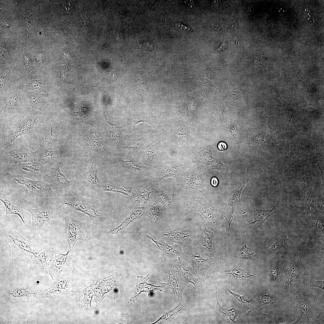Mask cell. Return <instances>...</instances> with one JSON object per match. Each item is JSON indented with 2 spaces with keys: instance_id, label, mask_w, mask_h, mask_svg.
<instances>
[{
  "instance_id": "4fadbf2b",
  "label": "cell",
  "mask_w": 324,
  "mask_h": 324,
  "mask_svg": "<svg viewBox=\"0 0 324 324\" xmlns=\"http://www.w3.org/2000/svg\"><path fill=\"white\" fill-rule=\"evenodd\" d=\"M1 159L5 163L15 165L32 162L34 160L33 152L26 148L16 149L4 153Z\"/></svg>"
},
{
  "instance_id": "3957f363",
  "label": "cell",
  "mask_w": 324,
  "mask_h": 324,
  "mask_svg": "<svg viewBox=\"0 0 324 324\" xmlns=\"http://www.w3.org/2000/svg\"><path fill=\"white\" fill-rule=\"evenodd\" d=\"M61 207L59 198L50 197L46 198L45 204L42 207L34 208L30 207L27 209L32 215L30 228L33 237L38 234L45 223L58 217V211Z\"/></svg>"
},
{
  "instance_id": "4dcf8cb0",
  "label": "cell",
  "mask_w": 324,
  "mask_h": 324,
  "mask_svg": "<svg viewBox=\"0 0 324 324\" xmlns=\"http://www.w3.org/2000/svg\"><path fill=\"white\" fill-rule=\"evenodd\" d=\"M36 119L35 118H32L27 119L24 122L21 127L17 130L12 140H14L19 135L30 132L34 127Z\"/></svg>"
},
{
  "instance_id": "603a6c76",
  "label": "cell",
  "mask_w": 324,
  "mask_h": 324,
  "mask_svg": "<svg viewBox=\"0 0 324 324\" xmlns=\"http://www.w3.org/2000/svg\"><path fill=\"white\" fill-rule=\"evenodd\" d=\"M102 190L104 191L118 192L123 194L129 197L131 195L132 187L127 188L122 184L108 183L102 186Z\"/></svg>"
},
{
  "instance_id": "6f0895ef",
  "label": "cell",
  "mask_w": 324,
  "mask_h": 324,
  "mask_svg": "<svg viewBox=\"0 0 324 324\" xmlns=\"http://www.w3.org/2000/svg\"><path fill=\"white\" fill-rule=\"evenodd\" d=\"M10 75V72L9 71V72L6 74L5 76H1L0 77V81L1 82L3 83V85L5 83L7 82L8 81L9 77Z\"/></svg>"
},
{
  "instance_id": "f35d334b",
  "label": "cell",
  "mask_w": 324,
  "mask_h": 324,
  "mask_svg": "<svg viewBox=\"0 0 324 324\" xmlns=\"http://www.w3.org/2000/svg\"><path fill=\"white\" fill-rule=\"evenodd\" d=\"M172 28L173 30L182 33H187L193 32V30L189 26L180 22L173 23Z\"/></svg>"
},
{
  "instance_id": "f546056e",
  "label": "cell",
  "mask_w": 324,
  "mask_h": 324,
  "mask_svg": "<svg viewBox=\"0 0 324 324\" xmlns=\"http://www.w3.org/2000/svg\"><path fill=\"white\" fill-rule=\"evenodd\" d=\"M226 272L231 276L236 278H248L254 274L250 272L238 268H233L226 270Z\"/></svg>"
},
{
  "instance_id": "5bb4252c",
  "label": "cell",
  "mask_w": 324,
  "mask_h": 324,
  "mask_svg": "<svg viewBox=\"0 0 324 324\" xmlns=\"http://www.w3.org/2000/svg\"><path fill=\"white\" fill-rule=\"evenodd\" d=\"M284 208V202L279 199L275 206L269 210H263L256 208L254 214V221L247 224V226L250 228H262L265 220L272 214L282 211Z\"/></svg>"
},
{
  "instance_id": "e0dca14e",
  "label": "cell",
  "mask_w": 324,
  "mask_h": 324,
  "mask_svg": "<svg viewBox=\"0 0 324 324\" xmlns=\"http://www.w3.org/2000/svg\"><path fill=\"white\" fill-rule=\"evenodd\" d=\"M34 161L39 162L44 166H55L59 162L60 153L58 151H48L40 148L33 152Z\"/></svg>"
},
{
  "instance_id": "11a10c76",
  "label": "cell",
  "mask_w": 324,
  "mask_h": 324,
  "mask_svg": "<svg viewBox=\"0 0 324 324\" xmlns=\"http://www.w3.org/2000/svg\"><path fill=\"white\" fill-rule=\"evenodd\" d=\"M230 131L232 135L236 137L237 134L238 130L236 127L234 125H231L230 127Z\"/></svg>"
},
{
  "instance_id": "7c38bea8",
  "label": "cell",
  "mask_w": 324,
  "mask_h": 324,
  "mask_svg": "<svg viewBox=\"0 0 324 324\" xmlns=\"http://www.w3.org/2000/svg\"><path fill=\"white\" fill-rule=\"evenodd\" d=\"M19 170L25 178L34 180L44 182L48 176L44 166L40 163L32 161L16 165Z\"/></svg>"
},
{
  "instance_id": "277c9868",
  "label": "cell",
  "mask_w": 324,
  "mask_h": 324,
  "mask_svg": "<svg viewBox=\"0 0 324 324\" xmlns=\"http://www.w3.org/2000/svg\"><path fill=\"white\" fill-rule=\"evenodd\" d=\"M4 245L12 257H31L38 248L32 240L25 238L18 231L13 229L7 230L4 235Z\"/></svg>"
},
{
  "instance_id": "74e56055",
  "label": "cell",
  "mask_w": 324,
  "mask_h": 324,
  "mask_svg": "<svg viewBox=\"0 0 324 324\" xmlns=\"http://www.w3.org/2000/svg\"><path fill=\"white\" fill-rule=\"evenodd\" d=\"M54 137V130L53 126L50 125L48 129L46 134L42 140L40 145L41 147H44L51 144Z\"/></svg>"
},
{
  "instance_id": "94428289",
  "label": "cell",
  "mask_w": 324,
  "mask_h": 324,
  "mask_svg": "<svg viewBox=\"0 0 324 324\" xmlns=\"http://www.w3.org/2000/svg\"><path fill=\"white\" fill-rule=\"evenodd\" d=\"M225 40L223 41L221 45L215 50V51L218 52H221L224 50V45L225 44Z\"/></svg>"
},
{
  "instance_id": "681fc988",
  "label": "cell",
  "mask_w": 324,
  "mask_h": 324,
  "mask_svg": "<svg viewBox=\"0 0 324 324\" xmlns=\"http://www.w3.org/2000/svg\"><path fill=\"white\" fill-rule=\"evenodd\" d=\"M320 195L317 198V209L322 214H324V199Z\"/></svg>"
},
{
  "instance_id": "60d3db41",
  "label": "cell",
  "mask_w": 324,
  "mask_h": 324,
  "mask_svg": "<svg viewBox=\"0 0 324 324\" xmlns=\"http://www.w3.org/2000/svg\"><path fill=\"white\" fill-rule=\"evenodd\" d=\"M187 234L181 231H175L170 232L166 235L169 236L172 238L177 240H180L187 236Z\"/></svg>"
},
{
  "instance_id": "2e32d148",
  "label": "cell",
  "mask_w": 324,
  "mask_h": 324,
  "mask_svg": "<svg viewBox=\"0 0 324 324\" xmlns=\"http://www.w3.org/2000/svg\"><path fill=\"white\" fill-rule=\"evenodd\" d=\"M153 192L152 187L149 184L143 187H134L132 188L129 199L136 206H146L151 200Z\"/></svg>"
},
{
  "instance_id": "f1b7e54d",
  "label": "cell",
  "mask_w": 324,
  "mask_h": 324,
  "mask_svg": "<svg viewBox=\"0 0 324 324\" xmlns=\"http://www.w3.org/2000/svg\"><path fill=\"white\" fill-rule=\"evenodd\" d=\"M191 262L195 268L196 272L201 274L207 269V260H205L200 256H191Z\"/></svg>"
},
{
  "instance_id": "f6af8a7d",
  "label": "cell",
  "mask_w": 324,
  "mask_h": 324,
  "mask_svg": "<svg viewBox=\"0 0 324 324\" xmlns=\"http://www.w3.org/2000/svg\"><path fill=\"white\" fill-rule=\"evenodd\" d=\"M310 286L317 287L324 290L323 280H317L310 279Z\"/></svg>"
},
{
  "instance_id": "f907efd6",
  "label": "cell",
  "mask_w": 324,
  "mask_h": 324,
  "mask_svg": "<svg viewBox=\"0 0 324 324\" xmlns=\"http://www.w3.org/2000/svg\"><path fill=\"white\" fill-rule=\"evenodd\" d=\"M264 135L262 134H259L256 135L253 137V141L257 144H260L264 141Z\"/></svg>"
},
{
  "instance_id": "8fae6325",
  "label": "cell",
  "mask_w": 324,
  "mask_h": 324,
  "mask_svg": "<svg viewBox=\"0 0 324 324\" xmlns=\"http://www.w3.org/2000/svg\"><path fill=\"white\" fill-rule=\"evenodd\" d=\"M55 250L51 246L46 245L38 249L31 257L35 268L40 271L48 272Z\"/></svg>"
},
{
  "instance_id": "9a60e30c",
  "label": "cell",
  "mask_w": 324,
  "mask_h": 324,
  "mask_svg": "<svg viewBox=\"0 0 324 324\" xmlns=\"http://www.w3.org/2000/svg\"><path fill=\"white\" fill-rule=\"evenodd\" d=\"M303 265L299 262L298 252L292 258L288 270L284 288L287 290L295 286L302 272L304 270Z\"/></svg>"
},
{
  "instance_id": "680465c9",
  "label": "cell",
  "mask_w": 324,
  "mask_h": 324,
  "mask_svg": "<svg viewBox=\"0 0 324 324\" xmlns=\"http://www.w3.org/2000/svg\"><path fill=\"white\" fill-rule=\"evenodd\" d=\"M184 2L187 5L192 8H194L195 6L194 2L192 1L186 0Z\"/></svg>"
},
{
  "instance_id": "6125c7cd",
  "label": "cell",
  "mask_w": 324,
  "mask_h": 324,
  "mask_svg": "<svg viewBox=\"0 0 324 324\" xmlns=\"http://www.w3.org/2000/svg\"><path fill=\"white\" fill-rule=\"evenodd\" d=\"M297 313H298V318H297V320L296 321H295V322H292V323L291 322V323H290V324H297L300 321V320L301 319V317L300 316H299V314L298 313V312L297 311Z\"/></svg>"
},
{
  "instance_id": "c3c4849f",
  "label": "cell",
  "mask_w": 324,
  "mask_h": 324,
  "mask_svg": "<svg viewBox=\"0 0 324 324\" xmlns=\"http://www.w3.org/2000/svg\"><path fill=\"white\" fill-rule=\"evenodd\" d=\"M228 291L232 295L234 296L238 301H240L241 302L244 304L250 302L251 301L250 300L248 299L243 296H242L237 294L233 293L230 291L228 289Z\"/></svg>"
},
{
  "instance_id": "ab89813d",
  "label": "cell",
  "mask_w": 324,
  "mask_h": 324,
  "mask_svg": "<svg viewBox=\"0 0 324 324\" xmlns=\"http://www.w3.org/2000/svg\"><path fill=\"white\" fill-rule=\"evenodd\" d=\"M269 272L273 279L277 280L279 277L280 269L276 264L272 263L270 266Z\"/></svg>"
},
{
  "instance_id": "7bdbcfd3",
  "label": "cell",
  "mask_w": 324,
  "mask_h": 324,
  "mask_svg": "<svg viewBox=\"0 0 324 324\" xmlns=\"http://www.w3.org/2000/svg\"><path fill=\"white\" fill-rule=\"evenodd\" d=\"M28 95L33 110L37 109L39 102V98L34 94H28Z\"/></svg>"
},
{
  "instance_id": "d6a6232c",
  "label": "cell",
  "mask_w": 324,
  "mask_h": 324,
  "mask_svg": "<svg viewBox=\"0 0 324 324\" xmlns=\"http://www.w3.org/2000/svg\"><path fill=\"white\" fill-rule=\"evenodd\" d=\"M296 303V308L303 310L306 314L307 319H308L311 306L308 300L302 296L300 297L297 298Z\"/></svg>"
},
{
  "instance_id": "8d00e7d4",
  "label": "cell",
  "mask_w": 324,
  "mask_h": 324,
  "mask_svg": "<svg viewBox=\"0 0 324 324\" xmlns=\"http://www.w3.org/2000/svg\"><path fill=\"white\" fill-rule=\"evenodd\" d=\"M239 254L242 257L246 260H253L256 256L254 251L246 245L243 246L241 249Z\"/></svg>"
},
{
  "instance_id": "ee69618b",
  "label": "cell",
  "mask_w": 324,
  "mask_h": 324,
  "mask_svg": "<svg viewBox=\"0 0 324 324\" xmlns=\"http://www.w3.org/2000/svg\"><path fill=\"white\" fill-rule=\"evenodd\" d=\"M313 226L316 230L322 231L324 228L323 221L321 219H316L313 222Z\"/></svg>"
},
{
  "instance_id": "d590c367",
  "label": "cell",
  "mask_w": 324,
  "mask_h": 324,
  "mask_svg": "<svg viewBox=\"0 0 324 324\" xmlns=\"http://www.w3.org/2000/svg\"><path fill=\"white\" fill-rule=\"evenodd\" d=\"M260 306L268 305L273 306L276 304L275 298L269 294L263 293L259 297Z\"/></svg>"
},
{
  "instance_id": "8992f818",
  "label": "cell",
  "mask_w": 324,
  "mask_h": 324,
  "mask_svg": "<svg viewBox=\"0 0 324 324\" xmlns=\"http://www.w3.org/2000/svg\"><path fill=\"white\" fill-rule=\"evenodd\" d=\"M65 232L70 250L72 251L76 242L88 237L87 225L73 217L68 216L64 218Z\"/></svg>"
},
{
  "instance_id": "5b68a950",
  "label": "cell",
  "mask_w": 324,
  "mask_h": 324,
  "mask_svg": "<svg viewBox=\"0 0 324 324\" xmlns=\"http://www.w3.org/2000/svg\"><path fill=\"white\" fill-rule=\"evenodd\" d=\"M61 161L54 166L53 171L50 176L48 175L44 182L52 188L59 198L66 197L70 193L72 180H69L65 174L61 171Z\"/></svg>"
},
{
  "instance_id": "9c48e42d",
  "label": "cell",
  "mask_w": 324,
  "mask_h": 324,
  "mask_svg": "<svg viewBox=\"0 0 324 324\" xmlns=\"http://www.w3.org/2000/svg\"><path fill=\"white\" fill-rule=\"evenodd\" d=\"M11 301L16 304L28 305L40 301L43 298L41 290L38 291L29 287H16L9 295Z\"/></svg>"
},
{
  "instance_id": "f5cc1de1",
  "label": "cell",
  "mask_w": 324,
  "mask_h": 324,
  "mask_svg": "<svg viewBox=\"0 0 324 324\" xmlns=\"http://www.w3.org/2000/svg\"><path fill=\"white\" fill-rule=\"evenodd\" d=\"M257 63L264 66L266 61L265 58L263 55H258L255 58Z\"/></svg>"
},
{
  "instance_id": "91938a15",
  "label": "cell",
  "mask_w": 324,
  "mask_h": 324,
  "mask_svg": "<svg viewBox=\"0 0 324 324\" xmlns=\"http://www.w3.org/2000/svg\"><path fill=\"white\" fill-rule=\"evenodd\" d=\"M211 184L213 186L215 187L218 184V181L216 178L213 177L211 179Z\"/></svg>"
},
{
  "instance_id": "52a82bcc",
  "label": "cell",
  "mask_w": 324,
  "mask_h": 324,
  "mask_svg": "<svg viewBox=\"0 0 324 324\" xmlns=\"http://www.w3.org/2000/svg\"><path fill=\"white\" fill-rule=\"evenodd\" d=\"M74 255L72 251L56 255L49 268L48 272L54 280L66 275L73 268Z\"/></svg>"
},
{
  "instance_id": "6da1fadb",
  "label": "cell",
  "mask_w": 324,
  "mask_h": 324,
  "mask_svg": "<svg viewBox=\"0 0 324 324\" xmlns=\"http://www.w3.org/2000/svg\"><path fill=\"white\" fill-rule=\"evenodd\" d=\"M0 182L15 189L18 194L31 200L38 197L57 198L52 187L45 182L34 180L25 177L16 166L7 168L0 172Z\"/></svg>"
},
{
  "instance_id": "816d5d0a",
  "label": "cell",
  "mask_w": 324,
  "mask_h": 324,
  "mask_svg": "<svg viewBox=\"0 0 324 324\" xmlns=\"http://www.w3.org/2000/svg\"><path fill=\"white\" fill-rule=\"evenodd\" d=\"M205 244L207 248L210 249L212 247V242L210 236L207 232H206L204 238Z\"/></svg>"
},
{
  "instance_id": "d4e9b609",
  "label": "cell",
  "mask_w": 324,
  "mask_h": 324,
  "mask_svg": "<svg viewBox=\"0 0 324 324\" xmlns=\"http://www.w3.org/2000/svg\"><path fill=\"white\" fill-rule=\"evenodd\" d=\"M304 194L310 188L312 187V178L310 170L305 169L300 172L297 176Z\"/></svg>"
},
{
  "instance_id": "be15d7a7",
  "label": "cell",
  "mask_w": 324,
  "mask_h": 324,
  "mask_svg": "<svg viewBox=\"0 0 324 324\" xmlns=\"http://www.w3.org/2000/svg\"><path fill=\"white\" fill-rule=\"evenodd\" d=\"M219 145L221 146H222V147L220 148L221 149H220V150H224L225 149V148H226V147L223 146H224V145H226V144H225V143H223V142H220V143H219Z\"/></svg>"
},
{
  "instance_id": "1f68e13d",
  "label": "cell",
  "mask_w": 324,
  "mask_h": 324,
  "mask_svg": "<svg viewBox=\"0 0 324 324\" xmlns=\"http://www.w3.org/2000/svg\"><path fill=\"white\" fill-rule=\"evenodd\" d=\"M178 266L180 272L185 282H190L196 287L197 284L196 278L191 274L188 269L182 264L180 260H179L178 262Z\"/></svg>"
},
{
  "instance_id": "44dd1931",
  "label": "cell",
  "mask_w": 324,
  "mask_h": 324,
  "mask_svg": "<svg viewBox=\"0 0 324 324\" xmlns=\"http://www.w3.org/2000/svg\"><path fill=\"white\" fill-rule=\"evenodd\" d=\"M316 196L317 195L313 191L312 187L309 189L304 194L306 213L309 217H312L316 213V209L314 206V202Z\"/></svg>"
},
{
  "instance_id": "b9f144b4",
  "label": "cell",
  "mask_w": 324,
  "mask_h": 324,
  "mask_svg": "<svg viewBox=\"0 0 324 324\" xmlns=\"http://www.w3.org/2000/svg\"><path fill=\"white\" fill-rule=\"evenodd\" d=\"M137 49L148 51H153L154 50L153 46L151 44L145 41L140 42Z\"/></svg>"
},
{
  "instance_id": "7402d4cb",
  "label": "cell",
  "mask_w": 324,
  "mask_h": 324,
  "mask_svg": "<svg viewBox=\"0 0 324 324\" xmlns=\"http://www.w3.org/2000/svg\"><path fill=\"white\" fill-rule=\"evenodd\" d=\"M92 156V163L89 169L85 173L84 178L86 182L89 184L94 186L99 185L100 180L98 177L100 174L98 170L96 160L95 157Z\"/></svg>"
},
{
  "instance_id": "836d02e7",
  "label": "cell",
  "mask_w": 324,
  "mask_h": 324,
  "mask_svg": "<svg viewBox=\"0 0 324 324\" xmlns=\"http://www.w3.org/2000/svg\"><path fill=\"white\" fill-rule=\"evenodd\" d=\"M217 302L220 311L223 316L234 322L238 314L236 309L234 308L229 309L223 308L220 304L218 299Z\"/></svg>"
},
{
  "instance_id": "cb8c5ba5",
  "label": "cell",
  "mask_w": 324,
  "mask_h": 324,
  "mask_svg": "<svg viewBox=\"0 0 324 324\" xmlns=\"http://www.w3.org/2000/svg\"><path fill=\"white\" fill-rule=\"evenodd\" d=\"M148 138V134H142L131 140L127 145L123 147L129 152H134L143 146Z\"/></svg>"
},
{
  "instance_id": "bcb514c9",
  "label": "cell",
  "mask_w": 324,
  "mask_h": 324,
  "mask_svg": "<svg viewBox=\"0 0 324 324\" xmlns=\"http://www.w3.org/2000/svg\"><path fill=\"white\" fill-rule=\"evenodd\" d=\"M305 10H303L302 14L304 21L306 22H308L310 24L312 23L313 22L312 18L311 17V14L309 13L308 9L305 8Z\"/></svg>"
},
{
  "instance_id": "30bf717a",
  "label": "cell",
  "mask_w": 324,
  "mask_h": 324,
  "mask_svg": "<svg viewBox=\"0 0 324 324\" xmlns=\"http://www.w3.org/2000/svg\"><path fill=\"white\" fill-rule=\"evenodd\" d=\"M253 175L252 173L247 175L236 188L230 192L228 202L223 212L228 230L232 225L235 208L241 204L240 198L242 191Z\"/></svg>"
},
{
  "instance_id": "ba28073f",
  "label": "cell",
  "mask_w": 324,
  "mask_h": 324,
  "mask_svg": "<svg viewBox=\"0 0 324 324\" xmlns=\"http://www.w3.org/2000/svg\"><path fill=\"white\" fill-rule=\"evenodd\" d=\"M59 199L61 206L69 207L83 213L91 218L99 215L98 211L92 208L88 200L77 194H72L70 193L67 196Z\"/></svg>"
},
{
  "instance_id": "db71d44e",
  "label": "cell",
  "mask_w": 324,
  "mask_h": 324,
  "mask_svg": "<svg viewBox=\"0 0 324 324\" xmlns=\"http://www.w3.org/2000/svg\"><path fill=\"white\" fill-rule=\"evenodd\" d=\"M34 80L30 82L29 85L30 87L32 89H38L41 87L40 83Z\"/></svg>"
},
{
  "instance_id": "4316f807",
  "label": "cell",
  "mask_w": 324,
  "mask_h": 324,
  "mask_svg": "<svg viewBox=\"0 0 324 324\" xmlns=\"http://www.w3.org/2000/svg\"><path fill=\"white\" fill-rule=\"evenodd\" d=\"M197 207L199 211L203 216L210 225L214 223V217L213 211L215 210L206 206L200 201L196 199Z\"/></svg>"
},
{
  "instance_id": "83f0119b",
  "label": "cell",
  "mask_w": 324,
  "mask_h": 324,
  "mask_svg": "<svg viewBox=\"0 0 324 324\" xmlns=\"http://www.w3.org/2000/svg\"><path fill=\"white\" fill-rule=\"evenodd\" d=\"M153 144L151 142L146 147L143 158V164L145 165L150 164L156 157L157 152Z\"/></svg>"
},
{
  "instance_id": "d6986e66",
  "label": "cell",
  "mask_w": 324,
  "mask_h": 324,
  "mask_svg": "<svg viewBox=\"0 0 324 324\" xmlns=\"http://www.w3.org/2000/svg\"><path fill=\"white\" fill-rule=\"evenodd\" d=\"M156 116H145L141 114H128L127 115L126 120L127 125L131 130L135 131L136 125L138 123L143 122L147 123L154 128Z\"/></svg>"
},
{
  "instance_id": "e7e4bbea",
  "label": "cell",
  "mask_w": 324,
  "mask_h": 324,
  "mask_svg": "<svg viewBox=\"0 0 324 324\" xmlns=\"http://www.w3.org/2000/svg\"><path fill=\"white\" fill-rule=\"evenodd\" d=\"M235 42L236 44L238 45L239 43L238 41H237V40L236 39V37L235 38Z\"/></svg>"
},
{
  "instance_id": "7a4b0ae2",
  "label": "cell",
  "mask_w": 324,
  "mask_h": 324,
  "mask_svg": "<svg viewBox=\"0 0 324 324\" xmlns=\"http://www.w3.org/2000/svg\"><path fill=\"white\" fill-rule=\"evenodd\" d=\"M17 191L5 183L0 182V200L5 206L6 215L15 214L22 220L25 226H29L26 211L32 204L30 201L18 196Z\"/></svg>"
},
{
  "instance_id": "e575fe53",
  "label": "cell",
  "mask_w": 324,
  "mask_h": 324,
  "mask_svg": "<svg viewBox=\"0 0 324 324\" xmlns=\"http://www.w3.org/2000/svg\"><path fill=\"white\" fill-rule=\"evenodd\" d=\"M119 160L125 167L136 171L141 170L143 167L140 166L132 160L128 158L120 157Z\"/></svg>"
},
{
  "instance_id": "484cf974",
  "label": "cell",
  "mask_w": 324,
  "mask_h": 324,
  "mask_svg": "<svg viewBox=\"0 0 324 324\" xmlns=\"http://www.w3.org/2000/svg\"><path fill=\"white\" fill-rule=\"evenodd\" d=\"M144 208L143 207H135L132 213L127 218L125 219L122 224L117 228L109 231L108 232L112 233H116L118 231L123 229L128 225L131 221L139 218L143 215Z\"/></svg>"
},
{
  "instance_id": "ffe728a7",
  "label": "cell",
  "mask_w": 324,
  "mask_h": 324,
  "mask_svg": "<svg viewBox=\"0 0 324 324\" xmlns=\"http://www.w3.org/2000/svg\"><path fill=\"white\" fill-rule=\"evenodd\" d=\"M104 112L105 116L104 126L108 138L111 141L116 143H120V135L123 130V125L118 126L116 122L115 123H111L106 117L104 110Z\"/></svg>"
},
{
  "instance_id": "9f6ffc18",
  "label": "cell",
  "mask_w": 324,
  "mask_h": 324,
  "mask_svg": "<svg viewBox=\"0 0 324 324\" xmlns=\"http://www.w3.org/2000/svg\"><path fill=\"white\" fill-rule=\"evenodd\" d=\"M68 70L66 68H64L61 69L60 71V77L62 79L66 78L68 75Z\"/></svg>"
},
{
  "instance_id": "ac0fdd59",
  "label": "cell",
  "mask_w": 324,
  "mask_h": 324,
  "mask_svg": "<svg viewBox=\"0 0 324 324\" xmlns=\"http://www.w3.org/2000/svg\"><path fill=\"white\" fill-rule=\"evenodd\" d=\"M65 278H60L49 288L41 290L43 298L48 299L66 293L69 283Z\"/></svg>"
},
{
  "instance_id": "7dc6e473",
  "label": "cell",
  "mask_w": 324,
  "mask_h": 324,
  "mask_svg": "<svg viewBox=\"0 0 324 324\" xmlns=\"http://www.w3.org/2000/svg\"><path fill=\"white\" fill-rule=\"evenodd\" d=\"M171 278L170 277V282L171 284V285L172 287V289L175 290V292L177 294H178V293L180 294L179 293V284L178 283L177 279L174 276H173Z\"/></svg>"
}]
</instances>
